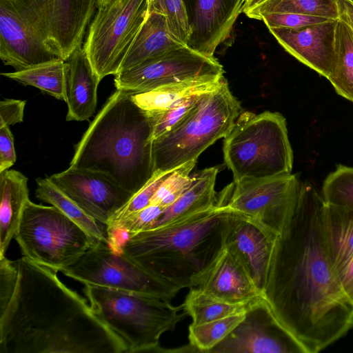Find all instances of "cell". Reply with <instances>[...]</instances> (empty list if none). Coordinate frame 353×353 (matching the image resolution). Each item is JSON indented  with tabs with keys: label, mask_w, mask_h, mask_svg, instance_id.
<instances>
[{
	"label": "cell",
	"mask_w": 353,
	"mask_h": 353,
	"mask_svg": "<svg viewBox=\"0 0 353 353\" xmlns=\"http://www.w3.org/2000/svg\"><path fill=\"white\" fill-rule=\"evenodd\" d=\"M331 19L290 12H274L263 15L262 20L269 28L297 29L322 23Z\"/></svg>",
	"instance_id": "cell-38"
},
{
	"label": "cell",
	"mask_w": 353,
	"mask_h": 353,
	"mask_svg": "<svg viewBox=\"0 0 353 353\" xmlns=\"http://www.w3.org/2000/svg\"><path fill=\"white\" fill-rule=\"evenodd\" d=\"M65 67V61L57 59L1 74L24 85L37 88L43 93L64 101Z\"/></svg>",
	"instance_id": "cell-30"
},
{
	"label": "cell",
	"mask_w": 353,
	"mask_h": 353,
	"mask_svg": "<svg viewBox=\"0 0 353 353\" xmlns=\"http://www.w3.org/2000/svg\"><path fill=\"white\" fill-rule=\"evenodd\" d=\"M48 179L86 214L105 225L134 195L97 170L70 166Z\"/></svg>",
	"instance_id": "cell-15"
},
{
	"label": "cell",
	"mask_w": 353,
	"mask_h": 353,
	"mask_svg": "<svg viewBox=\"0 0 353 353\" xmlns=\"http://www.w3.org/2000/svg\"><path fill=\"white\" fill-rule=\"evenodd\" d=\"M338 279L343 291L353 302V258Z\"/></svg>",
	"instance_id": "cell-41"
},
{
	"label": "cell",
	"mask_w": 353,
	"mask_h": 353,
	"mask_svg": "<svg viewBox=\"0 0 353 353\" xmlns=\"http://www.w3.org/2000/svg\"><path fill=\"white\" fill-rule=\"evenodd\" d=\"M26 101L4 99L0 102V126H11L23 121Z\"/></svg>",
	"instance_id": "cell-39"
},
{
	"label": "cell",
	"mask_w": 353,
	"mask_h": 353,
	"mask_svg": "<svg viewBox=\"0 0 353 353\" xmlns=\"http://www.w3.org/2000/svg\"><path fill=\"white\" fill-rule=\"evenodd\" d=\"M325 227L331 265L338 279L353 258V207L325 204Z\"/></svg>",
	"instance_id": "cell-25"
},
{
	"label": "cell",
	"mask_w": 353,
	"mask_h": 353,
	"mask_svg": "<svg viewBox=\"0 0 353 353\" xmlns=\"http://www.w3.org/2000/svg\"><path fill=\"white\" fill-rule=\"evenodd\" d=\"M195 288L233 303H249L264 297L244 266L225 248Z\"/></svg>",
	"instance_id": "cell-20"
},
{
	"label": "cell",
	"mask_w": 353,
	"mask_h": 353,
	"mask_svg": "<svg viewBox=\"0 0 353 353\" xmlns=\"http://www.w3.org/2000/svg\"><path fill=\"white\" fill-rule=\"evenodd\" d=\"M325 209L315 187L302 181L294 214L276 241L263 292L306 353L323 350L353 327V302L329 256Z\"/></svg>",
	"instance_id": "cell-1"
},
{
	"label": "cell",
	"mask_w": 353,
	"mask_h": 353,
	"mask_svg": "<svg viewBox=\"0 0 353 353\" xmlns=\"http://www.w3.org/2000/svg\"><path fill=\"white\" fill-rule=\"evenodd\" d=\"M290 12L339 19L338 0H265L243 13L261 20L269 13Z\"/></svg>",
	"instance_id": "cell-31"
},
{
	"label": "cell",
	"mask_w": 353,
	"mask_h": 353,
	"mask_svg": "<svg viewBox=\"0 0 353 353\" xmlns=\"http://www.w3.org/2000/svg\"><path fill=\"white\" fill-rule=\"evenodd\" d=\"M250 1V0H245V3H246V2H248V1Z\"/></svg>",
	"instance_id": "cell-46"
},
{
	"label": "cell",
	"mask_w": 353,
	"mask_h": 353,
	"mask_svg": "<svg viewBox=\"0 0 353 353\" xmlns=\"http://www.w3.org/2000/svg\"><path fill=\"white\" fill-rule=\"evenodd\" d=\"M196 163V160L190 161L172 170L159 188L151 204L165 208L174 203L190 185L192 180L190 172Z\"/></svg>",
	"instance_id": "cell-35"
},
{
	"label": "cell",
	"mask_w": 353,
	"mask_h": 353,
	"mask_svg": "<svg viewBox=\"0 0 353 353\" xmlns=\"http://www.w3.org/2000/svg\"><path fill=\"white\" fill-rule=\"evenodd\" d=\"M23 256L56 271L99 243L56 207L26 202L14 234Z\"/></svg>",
	"instance_id": "cell-8"
},
{
	"label": "cell",
	"mask_w": 353,
	"mask_h": 353,
	"mask_svg": "<svg viewBox=\"0 0 353 353\" xmlns=\"http://www.w3.org/2000/svg\"><path fill=\"white\" fill-rule=\"evenodd\" d=\"M223 150L234 181L292 173L293 152L286 119L279 112L243 111L224 138Z\"/></svg>",
	"instance_id": "cell-7"
},
{
	"label": "cell",
	"mask_w": 353,
	"mask_h": 353,
	"mask_svg": "<svg viewBox=\"0 0 353 353\" xmlns=\"http://www.w3.org/2000/svg\"><path fill=\"white\" fill-rule=\"evenodd\" d=\"M245 312L202 324L191 323L188 327L190 344L197 352H210L242 321Z\"/></svg>",
	"instance_id": "cell-32"
},
{
	"label": "cell",
	"mask_w": 353,
	"mask_h": 353,
	"mask_svg": "<svg viewBox=\"0 0 353 353\" xmlns=\"http://www.w3.org/2000/svg\"><path fill=\"white\" fill-rule=\"evenodd\" d=\"M0 299V353H127L125 343L57 271L27 257Z\"/></svg>",
	"instance_id": "cell-2"
},
{
	"label": "cell",
	"mask_w": 353,
	"mask_h": 353,
	"mask_svg": "<svg viewBox=\"0 0 353 353\" xmlns=\"http://www.w3.org/2000/svg\"><path fill=\"white\" fill-rule=\"evenodd\" d=\"M352 3H353V0H349Z\"/></svg>",
	"instance_id": "cell-45"
},
{
	"label": "cell",
	"mask_w": 353,
	"mask_h": 353,
	"mask_svg": "<svg viewBox=\"0 0 353 353\" xmlns=\"http://www.w3.org/2000/svg\"><path fill=\"white\" fill-rule=\"evenodd\" d=\"M336 63L327 79L341 97L353 102V31L338 19L335 40Z\"/></svg>",
	"instance_id": "cell-28"
},
{
	"label": "cell",
	"mask_w": 353,
	"mask_h": 353,
	"mask_svg": "<svg viewBox=\"0 0 353 353\" xmlns=\"http://www.w3.org/2000/svg\"><path fill=\"white\" fill-rule=\"evenodd\" d=\"M339 19L353 31V3L349 0H338Z\"/></svg>",
	"instance_id": "cell-42"
},
{
	"label": "cell",
	"mask_w": 353,
	"mask_h": 353,
	"mask_svg": "<svg viewBox=\"0 0 353 353\" xmlns=\"http://www.w3.org/2000/svg\"><path fill=\"white\" fill-rule=\"evenodd\" d=\"M211 353H306L299 341L280 323L262 297Z\"/></svg>",
	"instance_id": "cell-14"
},
{
	"label": "cell",
	"mask_w": 353,
	"mask_h": 353,
	"mask_svg": "<svg viewBox=\"0 0 353 353\" xmlns=\"http://www.w3.org/2000/svg\"><path fill=\"white\" fill-rule=\"evenodd\" d=\"M150 11L163 14L172 36L188 46L191 29L183 0H150Z\"/></svg>",
	"instance_id": "cell-34"
},
{
	"label": "cell",
	"mask_w": 353,
	"mask_h": 353,
	"mask_svg": "<svg viewBox=\"0 0 353 353\" xmlns=\"http://www.w3.org/2000/svg\"><path fill=\"white\" fill-rule=\"evenodd\" d=\"M110 0H97V8L103 6L108 3Z\"/></svg>",
	"instance_id": "cell-44"
},
{
	"label": "cell",
	"mask_w": 353,
	"mask_h": 353,
	"mask_svg": "<svg viewBox=\"0 0 353 353\" xmlns=\"http://www.w3.org/2000/svg\"><path fill=\"white\" fill-rule=\"evenodd\" d=\"M61 272L84 285L130 291L168 301L181 290L151 274L107 241L90 247Z\"/></svg>",
	"instance_id": "cell-11"
},
{
	"label": "cell",
	"mask_w": 353,
	"mask_h": 353,
	"mask_svg": "<svg viewBox=\"0 0 353 353\" xmlns=\"http://www.w3.org/2000/svg\"><path fill=\"white\" fill-rule=\"evenodd\" d=\"M117 90L76 145L70 166L97 170L134 194L154 173L152 123L131 99Z\"/></svg>",
	"instance_id": "cell-4"
},
{
	"label": "cell",
	"mask_w": 353,
	"mask_h": 353,
	"mask_svg": "<svg viewBox=\"0 0 353 353\" xmlns=\"http://www.w3.org/2000/svg\"><path fill=\"white\" fill-rule=\"evenodd\" d=\"M223 74L222 65L214 56L185 45L120 71L114 83L117 90L139 93L181 83L218 80Z\"/></svg>",
	"instance_id": "cell-13"
},
{
	"label": "cell",
	"mask_w": 353,
	"mask_h": 353,
	"mask_svg": "<svg viewBox=\"0 0 353 353\" xmlns=\"http://www.w3.org/2000/svg\"><path fill=\"white\" fill-rule=\"evenodd\" d=\"M265 0H250L249 1L246 2L244 5L243 12L245 11L252 8L253 7L256 6V5L263 2Z\"/></svg>",
	"instance_id": "cell-43"
},
{
	"label": "cell",
	"mask_w": 353,
	"mask_h": 353,
	"mask_svg": "<svg viewBox=\"0 0 353 353\" xmlns=\"http://www.w3.org/2000/svg\"><path fill=\"white\" fill-rule=\"evenodd\" d=\"M219 169L212 167L192 175L189 188L171 205L165 208L151 229L173 223L219 204L214 186Z\"/></svg>",
	"instance_id": "cell-22"
},
{
	"label": "cell",
	"mask_w": 353,
	"mask_h": 353,
	"mask_svg": "<svg viewBox=\"0 0 353 353\" xmlns=\"http://www.w3.org/2000/svg\"><path fill=\"white\" fill-rule=\"evenodd\" d=\"M234 212L218 204L173 223L128 236L117 250L181 290L195 288L225 249Z\"/></svg>",
	"instance_id": "cell-3"
},
{
	"label": "cell",
	"mask_w": 353,
	"mask_h": 353,
	"mask_svg": "<svg viewBox=\"0 0 353 353\" xmlns=\"http://www.w3.org/2000/svg\"><path fill=\"white\" fill-rule=\"evenodd\" d=\"M64 101L66 121L88 120L94 113L100 80L83 48L78 47L65 61Z\"/></svg>",
	"instance_id": "cell-21"
},
{
	"label": "cell",
	"mask_w": 353,
	"mask_h": 353,
	"mask_svg": "<svg viewBox=\"0 0 353 353\" xmlns=\"http://www.w3.org/2000/svg\"><path fill=\"white\" fill-rule=\"evenodd\" d=\"M302 181L295 174L234 181L229 194L219 198L226 205L281 235L296 209Z\"/></svg>",
	"instance_id": "cell-12"
},
{
	"label": "cell",
	"mask_w": 353,
	"mask_h": 353,
	"mask_svg": "<svg viewBox=\"0 0 353 353\" xmlns=\"http://www.w3.org/2000/svg\"><path fill=\"white\" fill-rule=\"evenodd\" d=\"M36 182L35 196L38 199L58 208L97 241L109 242L105 225L86 214L48 178H38Z\"/></svg>",
	"instance_id": "cell-27"
},
{
	"label": "cell",
	"mask_w": 353,
	"mask_h": 353,
	"mask_svg": "<svg viewBox=\"0 0 353 353\" xmlns=\"http://www.w3.org/2000/svg\"><path fill=\"white\" fill-rule=\"evenodd\" d=\"M279 236L236 211L231 216L225 248L241 263L263 293Z\"/></svg>",
	"instance_id": "cell-16"
},
{
	"label": "cell",
	"mask_w": 353,
	"mask_h": 353,
	"mask_svg": "<svg viewBox=\"0 0 353 353\" xmlns=\"http://www.w3.org/2000/svg\"><path fill=\"white\" fill-rule=\"evenodd\" d=\"M150 12V0H110L90 22L83 48L100 81L120 71Z\"/></svg>",
	"instance_id": "cell-9"
},
{
	"label": "cell",
	"mask_w": 353,
	"mask_h": 353,
	"mask_svg": "<svg viewBox=\"0 0 353 353\" xmlns=\"http://www.w3.org/2000/svg\"><path fill=\"white\" fill-rule=\"evenodd\" d=\"M84 292L100 319L127 345L128 352H160L161 336L188 315L183 304L159 297L91 285Z\"/></svg>",
	"instance_id": "cell-5"
},
{
	"label": "cell",
	"mask_w": 353,
	"mask_h": 353,
	"mask_svg": "<svg viewBox=\"0 0 353 353\" xmlns=\"http://www.w3.org/2000/svg\"><path fill=\"white\" fill-rule=\"evenodd\" d=\"M224 79L225 77L214 81L181 83L148 92L132 93L131 99L147 113H159L167 110L186 98L216 89Z\"/></svg>",
	"instance_id": "cell-26"
},
{
	"label": "cell",
	"mask_w": 353,
	"mask_h": 353,
	"mask_svg": "<svg viewBox=\"0 0 353 353\" xmlns=\"http://www.w3.org/2000/svg\"><path fill=\"white\" fill-rule=\"evenodd\" d=\"M9 4L36 37L65 61L83 43L97 0H2Z\"/></svg>",
	"instance_id": "cell-10"
},
{
	"label": "cell",
	"mask_w": 353,
	"mask_h": 353,
	"mask_svg": "<svg viewBox=\"0 0 353 353\" xmlns=\"http://www.w3.org/2000/svg\"><path fill=\"white\" fill-rule=\"evenodd\" d=\"M0 58L15 71L61 59L33 34L19 14L0 0Z\"/></svg>",
	"instance_id": "cell-19"
},
{
	"label": "cell",
	"mask_w": 353,
	"mask_h": 353,
	"mask_svg": "<svg viewBox=\"0 0 353 353\" xmlns=\"http://www.w3.org/2000/svg\"><path fill=\"white\" fill-rule=\"evenodd\" d=\"M259 299L245 303H229L198 288H192L183 304L184 311L192 318V323L198 325L245 312Z\"/></svg>",
	"instance_id": "cell-29"
},
{
	"label": "cell",
	"mask_w": 353,
	"mask_h": 353,
	"mask_svg": "<svg viewBox=\"0 0 353 353\" xmlns=\"http://www.w3.org/2000/svg\"><path fill=\"white\" fill-rule=\"evenodd\" d=\"M201 95L186 98L163 112L148 113L152 123V141L168 132L181 123L195 107Z\"/></svg>",
	"instance_id": "cell-36"
},
{
	"label": "cell",
	"mask_w": 353,
	"mask_h": 353,
	"mask_svg": "<svg viewBox=\"0 0 353 353\" xmlns=\"http://www.w3.org/2000/svg\"><path fill=\"white\" fill-rule=\"evenodd\" d=\"M17 157L14 137L8 125L0 126V172L10 168L16 162Z\"/></svg>",
	"instance_id": "cell-40"
},
{
	"label": "cell",
	"mask_w": 353,
	"mask_h": 353,
	"mask_svg": "<svg viewBox=\"0 0 353 353\" xmlns=\"http://www.w3.org/2000/svg\"><path fill=\"white\" fill-rule=\"evenodd\" d=\"M183 46L185 45L170 34L165 16L159 12L150 11L121 63L120 71Z\"/></svg>",
	"instance_id": "cell-24"
},
{
	"label": "cell",
	"mask_w": 353,
	"mask_h": 353,
	"mask_svg": "<svg viewBox=\"0 0 353 353\" xmlns=\"http://www.w3.org/2000/svg\"><path fill=\"white\" fill-rule=\"evenodd\" d=\"M321 196L327 205L353 207V168L339 165L324 180Z\"/></svg>",
	"instance_id": "cell-33"
},
{
	"label": "cell",
	"mask_w": 353,
	"mask_h": 353,
	"mask_svg": "<svg viewBox=\"0 0 353 353\" xmlns=\"http://www.w3.org/2000/svg\"><path fill=\"white\" fill-rule=\"evenodd\" d=\"M28 178L14 170L0 172V257L6 255L29 200Z\"/></svg>",
	"instance_id": "cell-23"
},
{
	"label": "cell",
	"mask_w": 353,
	"mask_h": 353,
	"mask_svg": "<svg viewBox=\"0 0 353 353\" xmlns=\"http://www.w3.org/2000/svg\"><path fill=\"white\" fill-rule=\"evenodd\" d=\"M191 35L188 46L208 56L229 38L245 0H183Z\"/></svg>",
	"instance_id": "cell-17"
},
{
	"label": "cell",
	"mask_w": 353,
	"mask_h": 353,
	"mask_svg": "<svg viewBox=\"0 0 353 353\" xmlns=\"http://www.w3.org/2000/svg\"><path fill=\"white\" fill-rule=\"evenodd\" d=\"M337 21L330 19L297 29L274 28L269 30L288 52L328 79L336 63Z\"/></svg>",
	"instance_id": "cell-18"
},
{
	"label": "cell",
	"mask_w": 353,
	"mask_h": 353,
	"mask_svg": "<svg viewBox=\"0 0 353 353\" xmlns=\"http://www.w3.org/2000/svg\"><path fill=\"white\" fill-rule=\"evenodd\" d=\"M171 170L155 171L148 182L114 214L108 224L119 221L150 205L159 188L168 176Z\"/></svg>",
	"instance_id": "cell-37"
},
{
	"label": "cell",
	"mask_w": 353,
	"mask_h": 353,
	"mask_svg": "<svg viewBox=\"0 0 353 353\" xmlns=\"http://www.w3.org/2000/svg\"><path fill=\"white\" fill-rule=\"evenodd\" d=\"M242 112L225 78L216 89L201 96L181 123L152 141L154 172L197 160L209 146L228 134Z\"/></svg>",
	"instance_id": "cell-6"
}]
</instances>
